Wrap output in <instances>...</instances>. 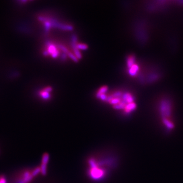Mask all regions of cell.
Returning <instances> with one entry per match:
<instances>
[{
	"mask_svg": "<svg viewBox=\"0 0 183 183\" xmlns=\"http://www.w3.org/2000/svg\"><path fill=\"white\" fill-rule=\"evenodd\" d=\"M111 163L106 162L95 157H90L88 161L87 173L89 178L95 181H101L105 178L110 167Z\"/></svg>",
	"mask_w": 183,
	"mask_h": 183,
	"instance_id": "cell-1",
	"label": "cell"
},
{
	"mask_svg": "<svg viewBox=\"0 0 183 183\" xmlns=\"http://www.w3.org/2000/svg\"><path fill=\"white\" fill-rule=\"evenodd\" d=\"M41 175L40 166L21 170L13 177L10 183H31L34 179Z\"/></svg>",
	"mask_w": 183,
	"mask_h": 183,
	"instance_id": "cell-2",
	"label": "cell"
},
{
	"mask_svg": "<svg viewBox=\"0 0 183 183\" xmlns=\"http://www.w3.org/2000/svg\"><path fill=\"white\" fill-rule=\"evenodd\" d=\"M160 112L163 119H166L170 116L171 113V107L170 102L167 100H163L160 104Z\"/></svg>",
	"mask_w": 183,
	"mask_h": 183,
	"instance_id": "cell-3",
	"label": "cell"
},
{
	"mask_svg": "<svg viewBox=\"0 0 183 183\" xmlns=\"http://www.w3.org/2000/svg\"><path fill=\"white\" fill-rule=\"evenodd\" d=\"M49 155L47 153H45L42 157L41 164L39 166L41 169V175L42 176H45L46 174L47 164L49 161Z\"/></svg>",
	"mask_w": 183,
	"mask_h": 183,
	"instance_id": "cell-4",
	"label": "cell"
},
{
	"mask_svg": "<svg viewBox=\"0 0 183 183\" xmlns=\"http://www.w3.org/2000/svg\"><path fill=\"white\" fill-rule=\"evenodd\" d=\"M47 53L49 54H50L52 58H56L58 57L59 53L58 50L57 49L56 46L52 44H48L47 45Z\"/></svg>",
	"mask_w": 183,
	"mask_h": 183,
	"instance_id": "cell-5",
	"label": "cell"
},
{
	"mask_svg": "<svg viewBox=\"0 0 183 183\" xmlns=\"http://www.w3.org/2000/svg\"><path fill=\"white\" fill-rule=\"evenodd\" d=\"M138 69H139L138 66L137 65L134 64L132 67H131L129 68V73L130 75L134 76L137 74V72L138 71Z\"/></svg>",
	"mask_w": 183,
	"mask_h": 183,
	"instance_id": "cell-6",
	"label": "cell"
},
{
	"mask_svg": "<svg viewBox=\"0 0 183 183\" xmlns=\"http://www.w3.org/2000/svg\"><path fill=\"white\" fill-rule=\"evenodd\" d=\"M108 90V87L107 86H103L99 90L97 93L96 94V97L97 98H99L100 96L103 94H105L106 92Z\"/></svg>",
	"mask_w": 183,
	"mask_h": 183,
	"instance_id": "cell-7",
	"label": "cell"
},
{
	"mask_svg": "<svg viewBox=\"0 0 183 183\" xmlns=\"http://www.w3.org/2000/svg\"><path fill=\"white\" fill-rule=\"evenodd\" d=\"M134 63H135V57L133 56H130L128 58L127 61V65L129 68L132 67L134 64Z\"/></svg>",
	"mask_w": 183,
	"mask_h": 183,
	"instance_id": "cell-8",
	"label": "cell"
},
{
	"mask_svg": "<svg viewBox=\"0 0 183 183\" xmlns=\"http://www.w3.org/2000/svg\"><path fill=\"white\" fill-rule=\"evenodd\" d=\"M41 97L44 100H48L50 98V93L48 92H46L44 90L43 91H41L40 93Z\"/></svg>",
	"mask_w": 183,
	"mask_h": 183,
	"instance_id": "cell-9",
	"label": "cell"
},
{
	"mask_svg": "<svg viewBox=\"0 0 183 183\" xmlns=\"http://www.w3.org/2000/svg\"><path fill=\"white\" fill-rule=\"evenodd\" d=\"M163 122H164V124L165 125V126L168 129H172L173 127V124L170 121H169L167 118L166 119H163Z\"/></svg>",
	"mask_w": 183,
	"mask_h": 183,
	"instance_id": "cell-10",
	"label": "cell"
},
{
	"mask_svg": "<svg viewBox=\"0 0 183 183\" xmlns=\"http://www.w3.org/2000/svg\"><path fill=\"white\" fill-rule=\"evenodd\" d=\"M76 48L79 50V49H81V50H86L88 48V46L85 44H83V43H79V44H76Z\"/></svg>",
	"mask_w": 183,
	"mask_h": 183,
	"instance_id": "cell-11",
	"label": "cell"
},
{
	"mask_svg": "<svg viewBox=\"0 0 183 183\" xmlns=\"http://www.w3.org/2000/svg\"><path fill=\"white\" fill-rule=\"evenodd\" d=\"M67 55H68V56L73 60V61H74V62H78V59L77 58V57L75 56V55H73V54H72L71 52H69L68 54H67Z\"/></svg>",
	"mask_w": 183,
	"mask_h": 183,
	"instance_id": "cell-12",
	"label": "cell"
},
{
	"mask_svg": "<svg viewBox=\"0 0 183 183\" xmlns=\"http://www.w3.org/2000/svg\"><path fill=\"white\" fill-rule=\"evenodd\" d=\"M0 183H7V180L4 175H0Z\"/></svg>",
	"mask_w": 183,
	"mask_h": 183,
	"instance_id": "cell-13",
	"label": "cell"
}]
</instances>
